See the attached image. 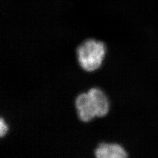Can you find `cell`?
I'll use <instances>...</instances> for the list:
<instances>
[{"label":"cell","mask_w":158,"mask_h":158,"mask_svg":"<svg viewBox=\"0 0 158 158\" xmlns=\"http://www.w3.org/2000/svg\"><path fill=\"white\" fill-rule=\"evenodd\" d=\"M106 52V46L102 42L93 39L85 40L77 48L80 66L87 72L95 70L102 65Z\"/></svg>","instance_id":"obj_1"},{"label":"cell","mask_w":158,"mask_h":158,"mask_svg":"<svg viewBox=\"0 0 158 158\" xmlns=\"http://www.w3.org/2000/svg\"><path fill=\"white\" fill-rule=\"evenodd\" d=\"M75 106L81 121L87 123L96 117L95 108L88 93L80 94L76 98Z\"/></svg>","instance_id":"obj_2"},{"label":"cell","mask_w":158,"mask_h":158,"mask_svg":"<svg viewBox=\"0 0 158 158\" xmlns=\"http://www.w3.org/2000/svg\"><path fill=\"white\" fill-rule=\"evenodd\" d=\"M89 95L95 108L97 117H102L107 114L109 111V101L107 96L98 88H91L89 92Z\"/></svg>","instance_id":"obj_3"},{"label":"cell","mask_w":158,"mask_h":158,"mask_svg":"<svg viewBox=\"0 0 158 158\" xmlns=\"http://www.w3.org/2000/svg\"><path fill=\"white\" fill-rule=\"evenodd\" d=\"M95 156L97 158H124L127 153L121 145L115 143H100L96 148Z\"/></svg>","instance_id":"obj_4"},{"label":"cell","mask_w":158,"mask_h":158,"mask_svg":"<svg viewBox=\"0 0 158 158\" xmlns=\"http://www.w3.org/2000/svg\"><path fill=\"white\" fill-rule=\"evenodd\" d=\"M8 131V127L6 124L5 122L4 121L3 119L1 118L0 119V136L2 138L6 134Z\"/></svg>","instance_id":"obj_5"}]
</instances>
